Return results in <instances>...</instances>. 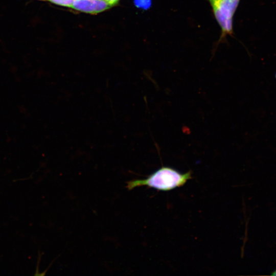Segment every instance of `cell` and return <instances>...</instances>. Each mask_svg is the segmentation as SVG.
<instances>
[{"instance_id":"1","label":"cell","mask_w":276,"mask_h":276,"mask_svg":"<svg viewBox=\"0 0 276 276\" xmlns=\"http://www.w3.org/2000/svg\"><path fill=\"white\" fill-rule=\"evenodd\" d=\"M191 172L182 173L176 170L162 167L143 179H134L127 182L126 188L131 190L135 188L147 186L159 191H168L183 186L192 178Z\"/></svg>"},{"instance_id":"2","label":"cell","mask_w":276,"mask_h":276,"mask_svg":"<svg viewBox=\"0 0 276 276\" xmlns=\"http://www.w3.org/2000/svg\"><path fill=\"white\" fill-rule=\"evenodd\" d=\"M240 0H208L221 28L219 42L233 33V18Z\"/></svg>"},{"instance_id":"3","label":"cell","mask_w":276,"mask_h":276,"mask_svg":"<svg viewBox=\"0 0 276 276\" xmlns=\"http://www.w3.org/2000/svg\"><path fill=\"white\" fill-rule=\"evenodd\" d=\"M112 6L105 0H74L72 8L90 14H97Z\"/></svg>"},{"instance_id":"4","label":"cell","mask_w":276,"mask_h":276,"mask_svg":"<svg viewBox=\"0 0 276 276\" xmlns=\"http://www.w3.org/2000/svg\"><path fill=\"white\" fill-rule=\"evenodd\" d=\"M51 3L60 6L72 8L74 0H49Z\"/></svg>"},{"instance_id":"5","label":"cell","mask_w":276,"mask_h":276,"mask_svg":"<svg viewBox=\"0 0 276 276\" xmlns=\"http://www.w3.org/2000/svg\"><path fill=\"white\" fill-rule=\"evenodd\" d=\"M135 4L139 7L147 9L151 5V0H135Z\"/></svg>"},{"instance_id":"6","label":"cell","mask_w":276,"mask_h":276,"mask_svg":"<svg viewBox=\"0 0 276 276\" xmlns=\"http://www.w3.org/2000/svg\"><path fill=\"white\" fill-rule=\"evenodd\" d=\"M111 4L112 6L117 4L120 0H105Z\"/></svg>"},{"instance_id":"7","label":"cell","mask_w":276,"mask_h":276,"mask_svg":"<svg viewBox=\"0 0 276 276\" xmlns=\"http://www.w3.org/2000/svg\"><path fill=\"white\" fill-rule=\"evenodd\" d=\"M271 275H276V269L272 272Z\"/></svg>"},{"instance_id":"8","label":"cell","mask_w":276,"mask_h":276,"mask_svg":"<svg viewBox=\"0 0 276 276\" xmlns=\"http://www.w3.org/2000/svg\"><path fill=\"white\" fill-rule=\"evenodd\" d=\"M39 1H49V0H39Z\"/></svg>"},{"instance_id":"9","label":"cell","mask_w":276,"mask_h":276,"mask_svg":"<svg viewBox=\"0 0 276 276\" xmlns=\"http://www.w3.org/2000/svg\"><path fill=\"white\" fill-rule=\"evenodd\" d=\"M275 78H276V74H275Z\"/></svg>"}]
</instances>
